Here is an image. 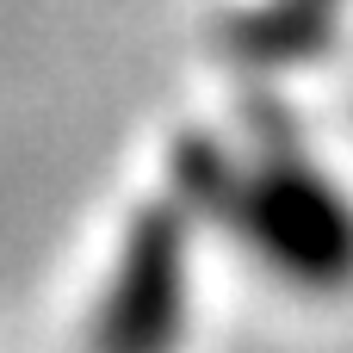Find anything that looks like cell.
Returning a JSON list of instances; mask_svg holds the SVG:
<instances>
[{
    "label": "cell",
    "instance_id": "cell-2",
    "mask_svg": "<svg viewBox=\"0 0 353 353\" xmlns=\"http://www.w3.org/2000/svg\"><path fill=\"white\" fill-rule=\"evenodd\" d=\"M180 223L174 217H143L105 310V353H161L180 329Z\"/></svg>",
    "mask_w": 353,
    "mask_h": 353
},
{
    "label": "cell",
    "instance_id": "cell-3",
    "mask_svg": "<svg viewBox=\"0 0 353 353\" xmlns=\"http://www.w3.org/2000/svg\"><path fill=\"white\" fill-rule=\"evenodd\" d=\"M329 37H335L329 0H298V6H285V12H273V19L254 12V19L236 25V43H242L248 56H267V62L316 56V50H329Z\"/></svg>",
    "mask_w": 353,
    "mask_h": 353
},
{
    "label": "cell",
    "instance_id": "cell-1",
    "mask_svg": "<svg viewBox=\"0 0 353 353\" xmlns=\"http://www.w3.org/2000/svg\"><path fill=\"white\" fill-rule=\"evenodd\" d=\"M248 230L304 285H347L353 279V205L310 168H273L248 199Z\"/></svg>",
    "mask_w": 353,
    "mask_h": 353
}]
</instances>
